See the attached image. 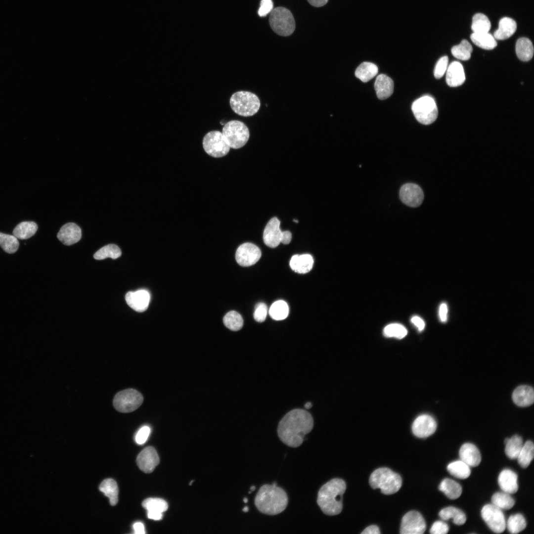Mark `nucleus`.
<instances>
[{
    "label": "nucleus",
    "instance_id": "nucleus-12",
    "mask_svg": "<svg viewBox=\"0 0 534 534\" xmlns=\"http://www.w3.org/2000/svg\"><path fill=\"white\" fill-rule=\"evenodd\" d=\"M426 529L425 521L421 514L416 511H410L402 517L400 533L401 534H422Z\"/></svg>",
    "mask_w": 534,
    "mask_h": 534
},
{
    "label": "nucleus",
    "instance_id": "nucleus-9",
    "mask_svg": "<svg viewBox=\"0 0 534 534\" xmlns=\"http://www.w3.org/2000/svg\"><path fill=\"white\" fill-rule=\"evenodd\" d=\"M143 401V397L140 392L130 388L117 393L113 399V404L118 411L129 413L137 409Z\"/></svg>",
    "mask_w": 534,
    "mask_h": 534
},
{
    "label": "nucleus",
    "instance_id": "nucleus-3",
    "mask_svg": "<svg viewBox=\"0 0 534 534\" xmlns=\"http://www.w3.org/2000/svg\"><path fill=\"white\" fill-rule=\"evenodd\" d=\"M346 489V483L339 478L331 479L320 488L316 501L323 513L334 516L341 512L343 495Z\"/></svg>",
    "mask_w": 534,
    "mask_h": 534
},
{
    "label": "nucleus",
    "instance_id": "nucleus-45",
    "mask_svg": "<svg viewBox=\"0 0 534 534\" xmlns=\"http://www.w3.org/2000/svg\"><path fill=\"white\" fill-rule=\"evenodd\" d=\"M142 506L147 511H155L163 513L168 507L167 502L160 498H148L142 503Z\"/></svg>",
    "mask_w": 534,
    "mask_h": 534
},
{
    "label": "nucleus",
    "instance_id": "nucleus-47",
    "mask_svg": "<svg viewBox=\"0 0 534 534\" xmlns=\"http://www.w3.org/2000/svg\"><path fill=\"white\" fill-rule=\"evenodd\" d=\"M448 59L447 56L441 57L437 62L435 66L434 74L436 79L442 78L446 71L448 67Z\"/></svg>",
    "mask_w": 534,
    "mask_h": 534
},
{
    "label": "nucleus",
    "instance_id": "nucleus-57",
    "mask_svg": "<svg viewBox=\"0 0 534 534\" xmlns=\"http://www.w3.org/2000/svg\"><path fill=\"white\" fill-rule=\"evenodd\" d=\"M134 533L136 534H145L144 526L142 523L137 522L133 525Z\"/></svg>",
    "mask_w": 534,
    "mask_h": 534
},
{
    "label": "nucleus",
    "instance_id": "nucleus-20",
    "mask_svg": "<svg viewBox=\"0 0 534 534\" xmlns=\"http://www.w3.org/2000/svg\"><path fill=\"white\" fill-rule=\"evenodd\" d=\"M459 455L460 460L470 467L478 466L481 461V455L477 446L472 443H467L461 446Z\"/></svg>",
    "mask_w": 534,
    "mask_h": 534
},
{
    "label": "nucleus",
    "instance_id": "nucleus-62",
    "mask_svg": "<svg viewBox=\"0 0 534 534\" xmlns=\"http://www.w3.org/2000/svg\"><path fill=\"white\" fill-rule=\"evenodd\" d=\"M243 501L245 503H247L248 502V499L247 498H244Z\"/></svg>",
    "mask_w": 534,
    "mask_h": 534
},
{
    "label": "nucleus",
    "instance_id": "nucleus-14",
    "mask_svg": "<svg viewBox=\"0 0 534 534\" xmlns=\"http://www.w3.org/2000/svg\"><path fill=\"white\" fill-rule=\"evenodd\" d=\"M400 198L405 205L410 207H417L422 203L424 194L421 188L413 183L402 185L399 192Z\"/></svg>",
    "mask_w": 534,
    "mask_h": 534
},
{
    "label": "nucleus",
    "instance_id": "nucleus-55",
    "mask_svg": "<svg viewBox=\"0 0 534 534\" xmlns=\"http://www.w3.org/2000/svg\"><path fill=\"white\" fill-rule=\"evenodd\" d=\"M147 516L149 519L158 521L163 518V513L155 511H147Z\"/></svg>",
    "mask_w": 534,
    "mask_h": 534
},
{
    "label": "nucleus",
    "instance_id": "nucleus-54",
    "mask_svg": "<svg viewBox=\"0 0 534 534\" xmlns=\"http://www.w3.org/2000/svg\"><path fill=\"white\" fill-rule=\"evenodd\" d=\"M362 534H379L380 531L378 526L371 525L366 528L361 533Z\"/></svg>",
    "mask_w": 534,
    "mask_h": 534
},
{
    "label": "nucleus",
    "instance_id": "nucleus-5",
    "mask_svg": "<svg viewBox=\"0 0 534 534\" xmlns=\"http://www.w3.org/2000/svg\"><path fill=\"white\" fill-rule=\"evenodd\" d=\"M229 104L232 111L236 114L249 117L259 111L261 102L255 94L248 91H238L234 92L229 99Z\"/></svg>",
    "mask_w": 534,
    "mask_h": 534
},
{
    "label": "nucleus",
    "instance_id": "nucleus-37",
    "mask_svg": "<svg viewBox=\"0 0 534 534\" xmlns=\"http://www.w3.org/2000/svg\"><path fill=\"white\" fill-rule=\"evenodd\" d=\"M491 504L500 509H510L515 504V500L509 493L497 492L491 497Z\"/></svg>",
    "mask_w": 534,
    "mask_h": 534
},
{
    "label": "nucleus",
    "instance_id": "nucleus-18",
    "mask_svg": "<svg viewBox=\"0 0 534 534\" xmlns=\"http://www.w3.org/2000/svg\"><path fill=\"white\" fill-rule=\"evenodd\" d=\"M125 299L130 307L137 312H143L148 308L150 296L145 290L130 291L127 293Z\"/></svg>",
    "mask_w": 534,
    "mask_h": 534
},
{
    "label": "nucleus",
    "instance_id": "nucleus-49",
    "mask_svg": "<svg viewBox=\"0 0 534 534\" xmlns=\"http://www.w3.org/2000/svg\"><path fill=\"white\" fill-rule=\"evenodd\" d=\"M449 531L448 525L442 521L435 522L430 530V533L432 534H446Z\"/></svg>",
    "mask_w": 534,
    "mask_h": 534
},
{
    "label": "nucleus",
    "instance_id": "nucleus-29",
    "mask_svg": "<svg viewBox=\"0 0 534 534\" xmlns=\"http://www.w3.org/2000/svg\"><path fill=\"white\" fill-rule=\"evenodd\" d=\"M99 489L109 498L111 505H115L118 501L119 489L116 481L112 479H106L100 484Z\"/></svg>",
    "mask_w": 534,
    "mask_h": 534
},
{
    "label": "nucleus",
    "instance_id": "nucleus-21",
    "mask_svg": "<svg viewBox=\"0 0 534 534\" xmlns=\"http://www.w3.org/2000/svg\"><path fill=\"white\" fill-rule=\"evenodd\" d=\"M517 480L518 476L515 472L509 469H505L498 476V483L503 491L512 494L518 490Z\"/></svg>",
    "mask_w": 534,
    "mask_h": 534
},
{
    "label": "nucleus",
    "instance_id": "nucleus-58",
    "mask_svg": "<svg viewBox=\"0 0 534 534\" xmlns=\"http://www.w3.org/2000/svg\"><path fill=\"white\" fill-rule=\"evenodd\" d=\"M328 0H308V2L312 6L320 7L325 5Z\"/></svg>",
    "mask_w": 534,
    "mask_h": 534
},
{
    "label": "nucleus",
    "instance_id": "nucleus-35",
    "mask_svg": "<svg viewBox=\"0 0 534 534\" xmlns=\"http://www.w3.org/2000/svg\"><path fill=\"white\" fill-rule=\"evenodd\" d=\"M447 469L451 475L460 479L467 478L471 474L470 466L461 460L450 463Z\"/></svg>",
    "mask_w": 534,
    "mask_h": 534
},
{
    "label": "nucleus",
    "instance_id": "nucleus-63",
    "mask_svg": "<svg viewBox=\"0 0 534 534\" xmlns=\"http://www.w3.org/2000/svg\"><path fill=\"white\" fill-rule=\"evenodd\" d=\"M293 221H294V222H297V223H298V221L297 220H293Z\"/></svg>",
    "mask_w": 534,
    "mask_h": 534
},
{
    "label": "nucleus",
    "instance_id": "nucleus-56",
    "mask_svg": "<svg viewBox=\"0 0 534 534\" xmlns=\"http://www.w3.org/2000/svg\"><path fill=\"white\" fill-rule=\"evenodd\" d=\"M292 239V234L288 230L282 231L281 242L284 244H289Z\"/></svg>",
    "mask_w": 534,
    "mask_h": 534
},
{
    "label": "nucleus",
    "instance_id": "nucleus-38",
    "mask_svg": "<svg viewBox=\"0 0 534 534\" xmlns=\"http://www.w3.org/2000/svg\"><path fill=\"white\" fill-rule=\"evenodd\" d=\"M490 27V22L485 14L478 13L473 16L471 25L473 33H488Z\"/></svg>",
    "mask_w": 534,
    "mask_h": 534
},
{
    "label": "nucleus",
    "instance_id": "nucleus-39",
    "mask_svg": "<svg viewBox=\"0 0 534 534\" xmlns=\"http://www.w3.org/2000/svg\"><path fill=\"white\" fill-rule=\"evenodd\" d=\"M289 313V307L287 304L283 300H278L274 302L269 310L270 317L276 320H281L286 318Z\"/></svg>",
    "mask_w": 534,
    "mask_h": 534
},
{
    "label": "nucleus",
    "instance_id": "nucleus-11",
    "mask_svg": "<svg viewBox=\"0 0 534 534\" xmlns=\"http://www.w3.org/2000/svg\"><path fill=\"white\" fill-rule=\"evenodd\" d=\"M481 513L483 519L492 532L500 534L504 531L506 522L501 509L492 504H488L483 506Z\"/></svg>",
    "mask_w": 534,
    "mask_h": 534
},
{
    "label": "nucleus",
    "instance_id": "nucleus-40",
    "mask_svg": "<svg viewBox=\"0 0 534 534\" xmlns=\"http://www.w3.org/2000/svg\"><path fill=\"white\" fill-rule=\"evenodd\" d=\"M122 252L119 247L114 244L105 245L99 249L93 255L96 260H103L107 258L116 259L121 256Z\"/></svg>",
    "mask_w": 534,
    "mask_h": 534
},
{
    "label": "nucleus",
    "instance_id": "nucleus-26",
    "mask_svg": "<svg viewBox=\"0 0 534 534\" xmlns=\"http://www.w3.org/2000/svg\"><path fill=\"white\" fill-rule=\"evenodd\" d=\"M516 29V21L511 18L504 17L500 20L498 28L494 32L493 37L495 40H506L515 33Z\"/></svg>",
    "mask_w": 534,
    "mask_h": 534
},
{
    "label": "nucleus",
    "instance_id": "nucleus-46",
    "mask_svg": "<svg viewBox=\"0 0 534 534\" xmlns=\"http://www.w3.org/2000/svg\"><path fill=\"white\" fill-rule=\"evenodd\" d=\"M407 333L405 327L399 323H392L387 325L384 329L383 334L387 337H394L397 339L404 338Z\"/></svg>",
    "mask_w": 534,
    "mask_h": 534
},
{
    "label": "nucleus",
    "instance_id": "nucleus-4",
    "mask_svg": "<svg viewBox=\"0 0 534 534\" xmlns=\"http://www.w3.org/2000/svg\"><path fill=\"white\" fill-rule=\"evenodd\" d=\"M369 482L373 489H380L383 493L392 494L400 489L402 479L399 474L389 468L383 467L378 468L372 473Z\"/></svg>",
    "mask_w": 534,
    "mask_h": 534
},
{
    "label": "nucleus",
    "instance_id": "nucleus-13",
    "mask_svg": "<svg viewBox=\"0 0 534 534\" xmlns=\"http://www.w3.org/2000/svg\"><path fill=\"white\" fill-rule=\"evenodd\" d=\"M261 257L259 248L251 243H245L237 248L235 259L237 263L242 267H249L255 264Z\"/></svg>",
    "mask_w": 534,
    "mask_h": 534
},
{
    "label": "nucleus",
    "instance_id": "nucleus-31",
    "mask_svg": "<svg viewBox=\"0 0 534 534\" xmlns=\"http://www.w3.org/2000/svg\"><path fill=\"white\" fill-rule=\"evenodd\" d=\"M439 516L443 520L453 519V522L457 525H462L466 521L465 514L460 509L449 506L442 509L439 512Z\"/></svg>",
    "mask_w": 534,
    "mask_h": 534
},
{
    "label": "nucleus",
    "instance_id": "nucleus-15",
    "mask_svg": "<svg viewBox=\"0 0 534 534\" xmlns=\"http://www.w3.org/2000/svg\"><path fill=\"white\" fill-rule=\"evenodd\" d=\"M437 423L434 418L427 414L417 417L414 421L412 430L413 434L418 438H426L434 433Z\"/></svg>",
    "mask_w": 534,
    "mask_h": 534
},
{
    "label": "nucleus",
    "instance_id": "nucleus-34",
    "mask_svg": "<svg viewBox=\"0 0 534 534\" xmlns=\"http://www.w3.org/2000/svg\"><path fill=\"white\" fill-rule=\"evenodd\" d=\"M504 443L505 452L507 457L511 459H517L523 445L522 438L514 435L510 439H505Z\"/></svg>",
    "mask_w": 534,
    "mask_h": 534
},
{
    "label": "nucleus",
    "instance_id": "nucleus-17",
    "mask_svg": "<svg viewBox=\"0 0 534 534\" xmlns=\"http://www.w3.org/2000/svg\"><path fill=\"white\" fill-rule=\"evenodd\" d=\"M280 221L276 217L271 218L267 224L263 233V240L269 247L275 248L281 242L282 231Z\"/></svg>",
    "mask_w": 534,
    "mask_h": 534
},
{
    "label": "nucleus",
    "instance_id": "nucleus-28",
    "mask_svg": "<svg viewBox=\"0 0 534 534\" xmlns=\"http://www.w3.org/2000/svg\"><path fill=\"white\" fill-rule=\"evenodd\" d=\"M439 490L449 499H455L461 494V486L453 480L445 478L440 483Z\"/></svg>",
    "mask_w": 534,
    "mask_h": 534
},
{
    "label": "nucleus",
    "instance_id": "nucleus-36",
    "mask_svg": "<svg viewBox=\"0 0 534 534\" xmlns=\"http://www.w3.org/2000/svg\"><path fill=\"white\" fill-rule=\"evenodd\" d=\"M534 456V445L531 441H527L522 448L517 457L519 464L522 468H527L533 459Z\"/></svg>",
    "mask_w": 534,
    "mask_h": 534
},
{
    "label": "nucleus",
    "instance_id": "nucleus-2",
    "mask_svg": "<svg viewBox=\"0 0 534 534\" xmlns=\"http://www.w3.org/2000/svg\"><path fill=\"white\" fill-rule=\"evenodd\" d=\"M288 502L286 492L283 489L277 487L275 482L272 485H263L255 498V505L258 510L269 515H275L283 512Z\"/></svg>",
    "mask_w": 534,
    "mask_h": 534
},
{
    "label": "nucleus",
    "instance_id": "nucleus-52",
    "mask_svg": "<svg viewBox=\"0 0 534 534\" xmlns=\"http://www.w3.org/2000/svg\"><path fill=\"white\" fill-rule=\"evenodd\" d=\"M411 322L417 328L419 331H422L425 327V323L420 317L414 316L411 319Z\"/></svg>",
    "mask_w": 534,
    "mask_h": 534
},
{
    "label": "nucleus",
    "instance_id": "nucleus-48",
    "mask_svg": "<svg viewBox=\"0 0 534 534\" xmlns=\"http://www.w3.org/2000/svg\"><path fill=\"white\" fill-rule=\"evenodd\" d=\"M267 314V305L263 303L258 304L256 306L254 313V318L255 320L259 322L264 321L266 318Z\"/></svg>",
    "mask_w": 534,
    "mask_h": 534
},
{
    "label": "nucleus",
    "instance_id": "nucleus-33",
    "mask_svg": "<svg viewBox=\"0 0 534 534\" xmlns=\"http://www.w3.org/2000/svg\"><path fill=\"white\" fill-rule=\"evenodd\" d=\"M378 71L377 66L371 62L361 63L355 71V76L362 82L366 83L374 78Z\"/></svg>",
    "mask_w": 534,
    "mask_h": 534
},
{
    "label": "nucleus",
    "instance_id": "nucleus-16",
    "mask_svg": "<svg viewBox=\"0 0 534 534\" xmlns=\"http://www.w3.org/2000/svg\"><path fill=\"white\" fill-rule=\"evenodd\" d=\"M159 457L152 446L144 448L137 455L136 463L139 468L146 473H151L159 463Z\"/></svg>",
    "mask_w": 534,
    "mask_h": 534
},
{
    "label": "nucleus",
    "instance_id": "nucleus-23",
    "mask_svg": "<svg viewBox=\"0 0 534 534\" xmlns=\"http://www.w3.org/2000/svg\"><path fill=\"white\" fill-rule=\"evenodd\" d=\"M512 400L519 406L525 407L532 404L534 400L533 388L527 385L518 387L512 394Z\"/></svg>",
    "mask_w": 534,
    "mask_h": 534
},
{
    "label": "nucleus",
    "instance_id": "nucleus-32",
    "mask_svg": "<svg viewBox=\"0 0 534 534\" xmlns=\"http://www.w3.org/2000/svg\"><path fill=\"white\" fill-rule=\"evenodd\" d=\"M38 229L34 222H23L17 224L13 230V235L20 239H27L33 236Z\"/></svg>",
    "mask_w": 534,
    "mask_h": 534
},
{
    "label": "nucleus",
    "instance_id": "nucleus-1",
    "mask_svg": "<svg viewBox=\"0 0 534 534\" xmlns=\"http://www.w3.org/2000/svg\"><path fill=\"white\" fill-rule=\"evenodd\" d=\"M312 415L302 409H294L288 412L280 421L277 434L281 441L287 446H300L305 435L313 428Z\"/></svg>",
    "mask_w": 534,
    "mask_h": 534
},
{
    "label": "nucleus",
    "instance_id": "nucleus-53",
    "mask_svg": "<svg viewBox=\"0 0 534 534\" xmlns=\"http://www.w3.org/2000/svg\"><path fill=\"white\" fill-rule=\"evenodd\" d=\"M447 307L445 303L441 305L439 309V316L442 322H445L447 319Z\"/></svg>",
    "mask_w": 534,
    "mask_h": 534
},
{
    "label": "nucleus",
    "instance_id": "nucleus-60",
    "mask_svg": "<svg viewBox=\"0 0 534 534\" xmlns=\"http://www.w3.org/2000/svg\"><path fill=\"white\" fill-rule=\"evenodd\" d=\"M242 511L244 512H247L249 511V508L247 506H245L243 508Z\"/></svg>",
    "mask_w": 534,
    "mask_h": 534
},
{
    "label": "nucleus",
    "instance_id": "nucleus-61",
    "mask_svg": "<svg viewBox=\"0 0 534 534\" xmlns=\"http://www.w3.org/2000/svg\"><path fill=\"white\" fill-rule=\"evenodd\" d=\"M255 489H256V487L255 486H252L250 488V490L252 491H254Z\"/></svg>",
    "mask_w": 534,
    "mask_h": 534
},
{
    "label": "nucleus",
    "instance_id": "nucleus-25",
    "mask_svg": "<svg viewBox=\"0 0 534 534\" xmlns=\"http://www.w3.org/2000/svg\"><path fill=\"white\" fill-rule=\"evenodd\" d=\"M313 264V258L309 254L294 255L290 261L291 269L299 273L304 274L309 272L312 269Z\"/></svg>",
    "mask_w": 534,
    "mask_h": 534
},
{
    "label": "nucleus",
    "instance_id": "nucleus-43",
    "mask_svg": "<svg viewBox=\"0 0 534 534\" xmlns=\"http://www.w3.org/2000/svg\"><path fill=\"white\" fill-rule=\"evenodd\" d=\"M224 325L232 331L241 329L243 325V320L241 315L235 311L227 312L223 318Z\"/></svg>",
    "mask_w": 534,
    "mask_h": 534
},
{
    "label": "nucleus",
    "instance_id": "nucleus-24",
    "mask_svg": "<svg viewBox=\"0 0 534 534\" xmlns=\"http://www.w3.org/2000/svg\"><path fill=\"white\" fill-rule=\"evenodd\" d=\"M374 88L378 98L381 100L386 99L393 93V81L388 76L380 74L376 79Z\"/></svg>",
    "mask_w": 534,
    "mask_h": 534
},
{
    "label": "nucleus",
    "instance_id": "nucleus-41",
    "mask_svg": "<svg viewBox=\"0 0 534 534\" xmlns=\"http://www.w3.org/2000/svg\"><path fill=\"white\" fill-rule=\"evenodd\" d=\"M527 523L524 516L520 513L511 515L506 523L508 531L513 534H518L526 527Z\"/></svg>",
    "mask_w": 534,
    "mask_h": 534
},
{
    "label": "nucleus",
    "instance_id": "nucleus-10",
    "mask_svg": "<svg viewBox=\"0 0 534 534\" xmlns=\"http://www.w3.org/2000/svg\"><path fill=\"white\" fill-rule=\"evenodd\" d=\"M202 144L205 151L215 158L224 156L230 148L225 136L219 131H212L206 134Z\"/></svg>",
    "mask_w": 534,
    "mask_h": 534
},
{
    "label": "nucleus",
    "instance_id": "nucleus-44",
    "mask_svg": "<svg viewBox=\"0 0 534 534\" xmlns=\"http://www.w3.org/2000/svg\"><path fill=\"white\" fill-rule=\"evenodd\" d=\"M19 246L17 238L13 235L0 232V246L6 253L16 252Z\"/></svg>",
    "mask_w": 534,
    "mask_h": 534
},
{
    "label": "nucleus",
    "instance_id": "nucleus-51",
    "mask_svg": "<svg viewBox=\"0 0 534 534\" xmlns=\"http://www.w3.org/2000/svg\"><path fill=\"white\" fill-rule=\"evenodd\" d=\"M258 14L260 16H265L273 9V3L271 0H262Z\"/></svg>",
    "mask_w": 534,
    "mask_h": 534
},
{
    "label": "nucleus",
    "instance_id": "nucleus-27",
    "mask_svg": "<svg viewBox=\"0 0 534 534\" xmlns=\"http://www.w3.org/2000/svg\"><path fill=\"white\" fill-rule=\"evenodd\" d=\"M516 52L521 61L530 60L534 54V47L530 40L527 38L519 39L516 44Z\"/></svg>",
    "mask_w": 534,
    "mask_h": 534
},
{
    "label": "nucleus",
    "instance_id": "nucleus-50",
    "mask_svg": "<svg viewBox=\"0 0 534 534\" xmlns=\"http://www.w3.org/2000/svg\"><path fill=\"white\" fill-rule=\"evenodd\" d=\"M150 433V428L147 426L141 427L137 432L135 437L136 443L138 445L144 444L148 439Z\"/></svg>",
    "mask_w": 534,
    "mask_h": 534
},
{
    "label": "nucleus",
    "instance_id": "nucleus-6",
    "mask_svg": "<svg viewBox=\"0 0 534 534\" xmlns=\"http://www.w3.org/2000/svg\"><path fill=\"white\" fill-rule=\"evenodd\" d=\"M269 22L272 30L281 36H288L295 30L294 17L288 9L283 7H277L271 11Z\"/></svg>",
    "mask_w": 534,
    "mask_h": 534
},
{
    "label": "nucleus",
    "instance_id": "nucleus-22",
    "mask_svg": "<svg viewBox=\"0 0 534 534\" xmlns=\"http://www.w3.org/2000/svg\"><path fill=\"white\" fill-rule=\"evenodd\" d=\"M446 74L447 84L451 87L459 86L465 80V76L462 64L458 61L451 62L447 67Z\"/></svg>",
    "mask_w": 534,
    "mask_h": 534
},
{
    "label": "nucleus",
    "instance_id": "nucleus-8",
    "mask_svg": "<svg viewBox=\"0 0 534 534\" xmlns=\"http://www.w3.org/2000/svg\"><path fill=\"white\" fill-rule=\"evenodd\" d=\"M411 109L416 120L424 125L433 123L438 115L436 102L429 95L423 96L415 100L412 104Z\"/></svg>",
    "mask_w": 534,
    "mask_h": 534
},
{
    "label": "nucleus",
    "instance_id": "nucleus-30",
    "mask_svg": "<svg viewBox=\"0 0 534 534\" xmlns=\"http://www.w3.org/2000/svg\"><path fill=\"white\" fill-rule=\"evenodd\" d=\"M472 42L477 46L487 50L494 48L497 42L493 36L488 33H473L470 36Z\"/></svg>",
    "mask_w": 534,
    "mask_h": 534
},
{
    "label": "nucleus",
    "instance_id": "nucleus-42",
    "mask_svg": "<svg viewBox=\"0 0 534 534\" xmlns=\"http://www.w3.org/2000/svg\"><path fill=\"white\" fill-rule=\"evenodd\" d=\"M473 48L471 44L466 40H463L457 45L451 48V53L457 59L467 60L471 57Z\"/></svg>",
    "mask_w": 534,
    "mask_h": 534
},
{
    "label": "nucleus",
    "instance_id": "nucleus-59",
    "mask_svg": "<svg viewBox=\"0 0 534 534\" xmlns=\"http://www.w3.org/2000/svg\"><path fill=\"white\" fill-rule=\"evenodd\" d=\"M312 404L311 402H307L305 404V407L306 409H310V408L312 407Z\"/></svg>",
    "mask_w": 534,
    "mask_h": 534
},
{
    "label": "nucleus",
    "instance_id": "nucleus-19",
    "mask_svg": "<svg viewBox=\"0 0 534 534\" xmlns=\"http://www.w3.org/2000/svg\"><path fill=\"white\" fill-rule=\"evenodd\" d=\"M82 236L80 227L74 222L63 225L57 233V238L66 245H71L78 242Z\"/></svg>",
    "mask_w": 534,
    "mask_h": 534
},
{
    "label": "nucleus",
    "instance_id": "nucleus-7",
    "mask_svg": "<svg viewBox=\"0 0 534 534\" xmlns=\"http://www.w3.org/2000/svg\"><path fill=\"white\" fill-rule=\"evenodd\" d=\"M222 133L226 139L230 148L239 149L244 146L250 137V132L247 126L238 120H231L225 123Z\"/></svg>",
    "mask_w": 534,
    "mask_h": 534
}]
</instances>
